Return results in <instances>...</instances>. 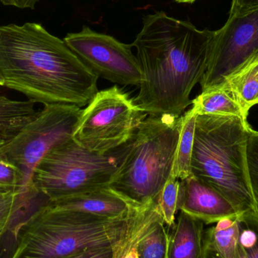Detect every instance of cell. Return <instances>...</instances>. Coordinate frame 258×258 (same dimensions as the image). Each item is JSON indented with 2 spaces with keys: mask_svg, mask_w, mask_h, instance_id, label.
Segmentation results:
<instances>
[{
  "mask_svg": "<svg viewBox=\"0 0 258 258\" xmlns=\"http://www.w3.org/2000/svg\"><path fill=\"white\" fill-rule=\"evenodd\" d=\"M215 31L157 12L144 17L132 43L144 75L134 100L147 115L180 116L206 74Z\"/></svg>",
  "mask_w": 258,
  "mask_h": 258,
  "instance_id": "6da1fadb",
  "label": "cell"
},
{
  "mask_svg": "<svg viewBox=\"0 0 258 258\" xmlns=\"http://www.w3.org/2000/svg\"><path fill=\"white\" fill-rule=\"evenodd\" d=\"M0 74L4 87L43 105L84 107L98 92V76L36 23L0 26Z\"/></svg>",
  "mask_w": 258,
  "mask_h": 258,
  "instance_id": "7a4b0ae2",
  "label": "cell"
},
{
  "mask_svg": "<svg viewBox=\"0 0 258 258\" xmlns=\"http://www.w3.org/2000/svg\"><path fill=\"white\" fill-rule=\"evenodd\" d=\"M248 122L238 116L197 115L191 174L225 197L238 215L258 212L246 159Z\"/></svg>",
  "mask_w": 258,
  "mask_h": 258,
  "instance_id": "3957f363",
  "label": "cell"
},
{
  "mask_svg": "<svg viewBox=\"0 0 258 258\" xmlns=\"http://www.w3.org/2000/svg\"><path fill=\"white\" fill-rule=\"evenodd\" d=\"M181 116L148 115L128 141L126 153L109 189L135 209L157 202L171 177Z\"/></svg>",
  "mask_w": 258,
  "mask_h": 258,
  "instance_id": "277c9868",
  "label": "cell"
},
{
  "mask_svg": "<svg viewBox=\"0 0 258 258\" xmlns=\"http://www.w3.org/2000/svg\"><path fill=\"white\" fill-rule=\"evenodd\" d=\"M51 203L39 208L23 224L12 258H66L92 247L113 245L132 213L123 219L110 220L59 210Z\"/></svg>",
  "mask_w": 258,
  "mask_h": 258,
  "instance_id": "5b68a950",
  "label": "cell"
},
{
  "mask_svg": "<svg viewBox=\"0 0 258 258\" xmlns=\"http://www.w3.org/2000/svg\"><path fill=\"white\" fill-rule=\"evenodd\" d=\"M128 143L100 154L73 138L48 152L35 167L31 185L51 202L109 188L125 156Z\"/></svg>",
  "mask_w": 258,
  "mask_h": 258,
  "instance_id": "8992f818",
  "label": "cell"
},
{
  "mask_svg": "<svg viewBox=\"0 0 258 258\" xmlns=\"http://www.w3.org/2000/svg\"><path fill=\"white\" fill-rule=\"evenodd\" d=\"M147 116L114 86L98 91L83 110L73 139L86 150L105 154L128 143Z\"/></svg>",
  "mask_w": 258,
  "mask_h": 258,
  "instance_id": "52a82bcc",
  "label": "cell"
},
{
  "mask_svg": "<svg viewBox=\"0 0 258 258\" xmlns=\"http://www.w3.org/2000/svg\"><path fill=\"white\" fill-rule=\"evenodd\" d=\"M82 112L81 107L75 105H44L33 121L0 147V158L22 173V192L33 187L32 175L39 161L51 149L73 138Z\"/></svg>",
  "mask_w": 258,
  "mask_h": 258,
  "instance_id": "ba28073f",
  "label": "cell"
},
{
  "mask_svg": "<svg viewBox=\"0 0 258 258\" xmlns=\"http://www.w3.org/2000/svg\"><path fill=\"white\" fill-rule=\"evenodd\" d=\"M258 61V9L229 17L215 31L210 59L200 85L202 91L224 83L230 76Z\"/></svg>",
  "mask_w": 258,
  "mask_h": 258,
  "instance_id": "9c48e42d",
  "label": "cell"
},
{
  "mask_svg": "<svg viewBox=\"0 0 258 258\" xmlns=\"http://www.w3.org/2000/svg\"><path fill=\"white\" fill-rule=\"evenodd\" d=\"M65 43L98 78L122 86H141L144 75L132 44L98 33L84 26L78 33H68Z\"/></svg>",
  "mask_w": 258,
  "mask_h": 258,
  "instance_id": "30bf717a",
  "label": "cell"
},
{
  "mask_svg": "<svg viewBox=\"0 0 258 258\" xmlns=\"http://www.w3.org/2000/svg\"><path fill=\"white\" fill-rule=\"evenodd\" d=\"M177 210L206 224H213L238 215L225 197L192 174L180 180Z\"/></svg>",
  "mask_w": 258,
  "mask_h": 258,
  "instance_id": "8fae6325",
  "label": "cell"
},
{
  "mask_svg": "<svg viewBox=\"0 0 258 258\" xmlns=\"http://www.w3.org/2000/svg\"><path fill=\"white\" fill-rule=\"evenodd\" d=\"M51 206L59 210L81 212L110 220L123 219L135 209L109 188L51 202Z\"/></svg>",
  "mask_w": 258,
  "mask_h": 258,
  "instance_id": "7c38bea8",
  "label": "cell"
},
{
  "mask_svg": "<svg viewBox=\"0 0 258 258\" xmlns=\"http://www.w3.org/2000/svg\"><path fill=\"white\" fill-rule=\"evenodd\" d=\"M204 222L180 212L168 233L167 258H203Z\"/></svg>",
  "mask_w": 258,
  "mask_h": 258,
  "instance_id": "4fadbf2b",
  "label": "cell"
},
{
  "mask_svg": "<svg viewBox=\"0 0 258 258\" xmlns=\"http://www.w3.org/2000/svg\"><path fill=\"white\" fill-rule=\"evenodd\" d=\"M161 216L158 201L134 209L119 240L113 245V258H138V244L144 232L154 220Z\"/></svg>",
  "mask_w": 258,
  "mask_h": 258,
  "instance_id": "5bb4252c",
  "label": "cell"
},
{
  "mask_svg": "<svg viewBox=\"0 0 258 258\" xmlns=\"http://www.w3.org/2000/svg\"><path fill=\"white\" fill-rule=\"evenodd\" d=\"M192 104L197 115L234 116L248 122L227 82L202 91V93L192 100Z\"/></svg>",
  "mask_w": 258,
  "mask_h": 258,
  "instance_id": "9a60e30c",
  "label": "cell"
},
{
  "mask_svg": "<svg viewBox=\"0 0 258 258\" xmlns=\"http://www.w3.org/2000/svg\"><path fill=\"white\" fill-rule=\"evenodd\" d=\"M35 104L30 100L17 101L0 95V140L10 141L39 115Z\"/></svg>",
  "mask_w": 258,
  "mask_h": 258,
  "instance_id": "2e32d148",
  "label": "cell"
},
{
  "mask_svg": "<svg viewBox=\"0 0 258 258\" xmlns=\"http://www.w3.org/2000/svg\"><path fill=\"white\" fill-rule=\"evenodd\" d=\"M227 82L247 120L251 107L258 104V61L230 76Z\"/></svg>",
  "mask_w": 258,
  "mask_h": 258,
  "instance_id": "e0dca14e",
  "label": "cell"
},
{
  "mask_svg": "<svg viewBox=\"0 0 258 258\" xmlns=\"http://www.w3.org/2000/svg\"><path fill=\"white\" fill-rule=\"evenodd\" d=\"M197 117V114L192 107L181 116L180 139L171 175L179 180L191 175V159L194 150Z\"/></svg>",
  "mask_w": 258,
  "mask_h": 258,
  "instance_id": "ac0fdd59",
  "label": "cell"
},
{
  "mask_svg": "<svg viewBox=\"0 0 258 258\" xmlns=\"http://www.w3.org/2000/svg\"><path fill=\"white\" fill-rule=\"evenodd\" d=\"M48 200L35 188L24 192L0 194V237L7 232L19 214L25 212L32 204L48 203Z\"/></svg>",
  "mask_w": 258,
  "mask_h": 258,
  "instance_id": "d6986e66",
  "label": "cell"
},
{
  "mask_svg": "<svg viewBox=\"0 0 258 258\" xmlns=\"http://www.w3.org/2000/svg\"><path fill=\"white\" fill-rule=\"evenodd\" d=\"M168 233L162 216L149 226L138 244V258H167Z\"/></svg>",
  "mask_w": 258,
  "mask_h": 258,
  "instance_id": "ffe728a7",
  "label": "cell"
},
{
  "mask_svg": "<svg viewBox=\"0 0 258 258\" xmlns=\"http://www.w3.org/2000/svg\"><path fill=\"white\" fill-rule=\"evenodd\" d=\"M179 184L180 180L171 176L165 183L158 199L161 216L165 225L169 227H172L175 224Z\"/></svg>",
  "mask_w": 258,
  "mask_h": 258,
  "instance_id": "44dd1931",
  "label": "cell"
},
{
  "mask_svg": "<svg viewBox=\"0 0 258 258\" xmlns=\"http://www.w3.org/2000/svg\"><path fill=\"white\" fill-rule=\"evenodd\" d=\"M245 258H258V212L238 215Z\"/></svg>",
  "mask_w": 258,
  "mask_h": 258,
  "instance_id": "7402d4cb",
  "label": "cell"
},
{
  "mask_svg": "<svg viewBox=\"0 0 258 258\" xmlns=\"http://www.w3.org/2000/svg\"><path fill=\"white\" fill-rule=\"evenodd\" d=\"M246 159L251 189L258 203V132L251 127L248 129Z\"/></svg>",
  "mask_w": 258,
  "mask_h": 258,
  "instance_id": "603a6c76",
  "label": "cell"
},
{
  "mask_svg": "<svg viewBox=\"0 0 258 258\" xmlns=\"http://www.w3.org/2000/svg\"><path fill=\"white\" fill-rule=\"evenodd\" d=\"M22 173L18 167L0 158V188L12 192H22Z\"/></svg>",
  "mask_w": 258,
  "mask_h": 258,
  "instance_id": "cb8c5ba5",
  "label": "cell"
},
{
  "mask_svg": "<svg viewBox=\"0 0 258 258\" xmlns=\"http://www.w3.org/2000/svg\"><path fill=\"white\" fill-rule=\"evenodd\" d=\"M113 245L92 247L66 258H113Z\"/></svg>",
  "mask_w": 258,
  "mask_h": 258,
  "instance_id": "d4e9b609",
  "label": "cell"
},
{
  "mask_svg": "<svg viewBox=\"0 0 258 258\" xmlns=\"http://www.w3.org/2000/svg\"><path fill=\"white\" fill-rule=\"evenodd\" d=\"M258 9V0H233L230 17L248 13Z\"/></svg>",
  "mask_w": 258,
  "mask_h": 258,
  "instance_id": "484cf974",
  "label": "cell"
},
{
  "mask_svg": "<svg viewBox=\"0 0 258 258\" xmlns=\"http://www.w3.org/2000/svg\"><path fill=\"white\" fill-rule=\"evenodd\" d=\"M39 0H0L4 6H14L18 9H34Z\"/></svg>",
  "mask_w": 258,
  "mask_h": 258,
  "instance_id": "4316f807",
  "label": "cell"
},
{
  "mask_svg": "<svg viewBox=\"0 0 258 258\" xmlns=\"http://www.w3.org/2000/svg\"><path fill=\"white\" fill-rule=\"evenodd\" d=\"M178 3H192L197 0H174Z\"/></svg>",
  "mask_w": 258,
  "mask_h": 258,
  "instance_id": "83f0119b",
  "label": "cell"
},
{
  "mask_svg": "<svg viewBox=\"0 0 258 258\" xmlns=\"http://www.w3.org/2000/svg\"><path fill=\"white\" fill-rule=\"evenodd\" d=\"M4 80H3V77H2L1 74H0V86H4Z\"/></svg>",
  "mask_w": 258,
  "mask_h": 258,
  "instance_id": "f1b7e54d",
  "label": "cell"
},
{
  "mask_svg": "<svg viewBox=\"0 0 258 258\" xmlns=\"http://www.w3.org/2000/svg\"><path fill=\"white\" fill-rule=\"evenodd\" d=\"M12 192V191L5 190V189L0 188V194H6V192Z\"/></svg>",
  "mask_w": 258,
  "mask_h": 258,
  "instance_id": "f546056e",
  "label": "cell"
}]
</instances>
